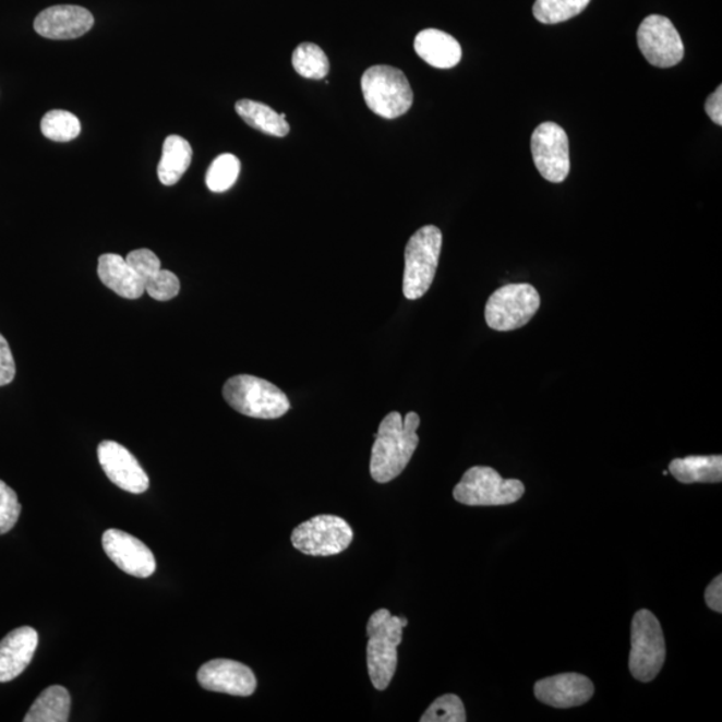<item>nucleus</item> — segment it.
Listing matches in <instances>:
<instances>
[{
	"instance_id": "15",
	"label": "nucleus",
	"mask_w": 722,
	"mask_h": 722,
	"mask_svg": "<svg viewBox=\"0 0 722 722\" xmlns=\"http://www.w3.org/2000/svg\"><path fill=\"white\" fill-rule=\"evenodd\" d=\"M94 16L81 5H52L35 17L34 29L40 37L55 40L76 39L91 32Z\"/></svg>"
},
{
	"instance_id": "12",
	"label": "nucleus",
	"mask_w": 722,
	"mask_h": 722,
	"mask_svg": "<svg viewBox=\"0 0 722 722\" xmlns=\"http://www.w3.org/2000/svg\"><path fill=\"white\" fill-rule=\"evenodd\" d=\"M100 467L116 486L132 494H142L149 489V477L137 458L120 443L105 441L98 446Z\"/></svg>"
},
{
	"instance_id": "33",
	"label": "nucleus",
	"mask_w": 722,
	"mask_h": 722,
	"mask_svg": "<svg viewBox=\"0 0 722 722\" xmlns=\"http://www.w3.org/2000/svg\"><path fill=\"white\" fill-rule=\"evenodd\" d=\"M706 111L715 125L722 127V86L707 99Z\"/></svg>"
},
{
	"instance_id": "21",
	"label": "nucleus",
	"mask_w": 722,
	"mask_h": 722,
	"mask_svg": "<svg viewBox=\"0 0 722 722\" xmlns=\"http://www.w3.org/2000/svg\"><path fill=\"white\" fill-rule=\"evenodd\" d=\"M193 151L191 144L180 135H169L164 142L161 161L158 164V179L165 186H173L191 167Z\"/></svg>"
},
{
	"instance_id": "29",
	"label": "nucleus",
	"mask_w": 722,
	"mask_h": 722,
	"mask_svg": "<svg viewBox=\"0 0 722 722\" xmlns=\"http://www.w3.org/2000/svg\"><path fill=\"white\" fill-rule=\"evenodd\" d=\"M466 720L464 701L455 695L436 698L420 719L422 722H465Z\"/></svg>"
},
{
	"instance_id": "32",
	"label": "nucleus",
	"mask_w": 722,
	"mask_h": 722,
	"mask_svg": "<svg viewBox=\"0 0 722 722\" xmlns=\"http://www.w3.org/2000/svg\"><path fill=\"white\" fill-rule=\"evenodd\" d=\"M707 605L712 611L722 613V577L718 576L707 588L706 591Z\"/></svg>"
},
{
	"instance_id": "22",
	"label": "nucleus",
	"mask_w": 722,
	"mask_h": 722,
	"mask_svg": "<svg viewBox=\"0 0 722 722\" xmlns=\"http://www.w3.org/2000/svg\"><path fill=\"white\" fill-rule=\"evenodd\" d=\"M669 472L678 482L691 483H720L722 481V457L710 455V457H688L674 459L669 465Z\"/></svg>"
},
{
	"instance_id": "11",
	"label": "nucleus",
	"mask_w": 722,
	"mask_h": 722,
	"mask_svg": "<svg viewBox=\"0 0 722 722\" xmlns=\"http://www.w3.org/2000/svg\"><path fill=\"white\" fill-rule=\"evenodd\" d=\"M536 167L544 180L559 183L570 173L569 139L554 122H543L531 135Z\"/></svg>"
},
{
	"instance_id": "4",
	"label": "nucleus",
	"mask_w": 722,
	"mask_h": 722,
	"mask_svg": "<svg viewBox=\"0 0 722 722\" xmlns=\"http://www.w3.org/2000/svg\"><path fill=\"white\" fill-rule=\"evenodd\" d=\"M361 92L372 112L394 120L411 109L413 93L404 71L386 67H372L361 76Z\"/></svg>"
},
{
	"instance_id": "23",
	"label": "nucleus",
	"mask_w": 722,
	"mask_h": 722,
	"mask_svg": "<svg viewBox=\"0 0 722 722\" xmlns=\"http://www.w3.org/2000/svg\"><path fill=\"white\" fill-rule=\"evenodd\" d=\"M236 111L248 125L274 137H286L289 134V123L286 115H280L256 100L241 99L236 104Z\"/></svg>"
},
{
	"instance_id": "6",
	"label": "nucleus",
	"mask_w": 722,
	"mask_h": 722,
	"mask_svg": "<svg viewBox=\"0 0 722 722\" xmlns=\"http://www.w3.org/2000/svg\"><path fill=\"white\" fill-rule=\"evenodd\" d=\"M629 669L631 676L650 683L661 672L666 659L664 631L652 612L642 609L633 617Z\"/></svg>"
},
{
	"instance_id": "9",
	"label": "nucleus",
	"mask_w": 722,
	"mask_h": 722,
	"mask_svg": "<svg viewBox=\"0 0 722 722\" xmlns=\"http://www.w3.org/2000/svg\"><path fill=\"white\" fill-rule=\"evenodd\" d=\"M293 547L311 556H330L345 552L353 541V531L337 515H317L292 531Z\"/></svg>"
},
{
	"instance_id": "17",
	"label": "nucleus",
	"mask_w": 722,
	"mask_h": 722,
	"mask_svg": "<svg viewBox=\"0 0 722 722\" xmlns=\"http://www.w3.org/2000/svg\"><path fill=\"white\" fill-rule=\"evenodd\" d=\"M127 262L144 284L145 292L157 301H169L180 293L181 284L173 272L161 268L157 254L151 250L130 252Z\"/></svg>"
},
{
	"instance_id": "26",
	"label": "nucleus",
	"mask_w": 722,
	"mask_h": 722,
	"mask_svg": "<svg viewBox=\"0 0 722 722\" xmlns=\"http://www.w3.org/2000/svg\"><path fill=\"white\" fill-rule=\"evenodd\" d=\"M589 3L590 0H537L532 13L544 25H556L581 14Z\"/></svg>"
},
{
	"instance_id": "5",
	"label": "nucleus",
	"mask_w": 722,
	"mask_h": 722,
	"mask_svg": "<svg viewBox=\"0 0 722 722\" xmlns=\"http://www.w3.org/2000/svg\"><path fill=\"white\" fill-rule=\"evenodd\" d=\"M443 236L435 225L412 234L405 252L404 293L408 300L423 298L434 282L440 264Z\"/></svg>"
},
{
	"instance_id": "14",
	"label": "nucleus",
	"mask_w": 722,
	"mask_h": 722,
	"mask_svg": "<svg viewBox=\"0 0 722 722\" xmlns=\"http://www.w3.org/2000/svg\"><path fill=\"white\" fill-rule=\"evenodd\" d=\"M197 679L204 689L230 696L248 697L257 689L251 667L232 660H213L200 667Z\"/></svg>"
},
{
	"instance_id": "1",
	"label": "nucleus",
	"mask_w": 722,
	"mask_h": 722,
	"mask_svg": "<svg viewBox=\"0 0 722 722\" xmlns=\"http://www.w3.org/2000/svg\"><path fill=\"white\" fill-rule=\"evenodd\" d=\"M419 425L417 412H408L405 419L390 412L382 420L371 453L370 472L375 482L388 483L405 471L419 445Z\"/></svg>"
},
{
	"instance_id": "10",
	"label": "nucleus",
	"mask_w": 722,
	"mask_h": 722,
	"mask_svg": "<svg viewBox=\"0 0 722 722\" xmlns=\"http://www.w3.org/2000/svg\"><path fill=\"white\" fill-rule=\"evenodd\" d=\"M639 51L655 68L669 69L683 61L685 47L677 28L662 15H649L637 32Z\"/></svg>"
},
{
	"instance_id": "2",
	"label": "nucleus",
	"mask_w": 722,
	"mask_h": 722,
	"mask_svg": "<svg viewBox=\"0 0 722 722\" xmlns=\"http://www.w3.org/2000/svg\"><path fill=\"white\" fill-rule=\"evenodd\" d=\"M407 618L398 617L378 609L366 624V666L372 685L377 690H386L398 666V647L404 639Z\"/></svg>"
},
{
	"instance_id": "31",
	"label": "nucleus",
	"mask_w": 722,
	"mask_h": 722,
	"mask_svg": "<svg viewBox=\"0 0 722 722\" xmlns=\"http://www.w3.org/2000/svg\"><path fill=\"white\" fill-rule=\"evenodd\" d=\"M16 374L15 360L9 341L0 334V387L8 386Z\"/></svg>"
},
{
	"instance_id": "3",
	"label": "nucleus",
	"mask_w": 722,
	"mask_h": 722,
	"mask_svg": "<svg viewBox=\"0 0 722 722\" xmlns=\"http://www.w3.org/2000/svg\"><path fill=\"white\" fill-rule=\"evenodd\" d=\"M224 399L242 416L278 419L289 411L288 396L274 383L252 375L230 377L222 388Z\"/></svg>"
},
{
	"instance_id": "24",
	"label": "nucleus",
	"mask_w": 722,
	"mask_h": 722,
	"mask_svg": "<svg viewBox=\"0 0 722 722\" xmlns=\"http://www.w3.org/2000/svg\"><path fill=\"white\" fill-rule=\"evenodd\" d=\"M71 697L61 685H52L39 695L29 708L25 722H67L70 719Z\"/></svg>"
},
{
	"instance_id": "8",
	"label": "nucleus",
	"mask_w": 722,
	"mask_h": 722,
	"mask_svg": "<svg viewBox=\"0 0 722 722\" xmlns=\"http://www.w3.org/2000/svg\"><path fill=\"white\" fill-rule=\"evenodd\" d=\"M541 306V296L530 284H507L490 296L484 317L500 333L525 327Z\"/></svg>"
},
{
	"instance_id": "16",
	"label": "nucleus",
	"mask_w": 722,
	"mask_h": 722,
	"mask_svg": "<svg viewBox=\"0 0 722 722\" xmlns=\"http://www.w3.org/2000/svg\"><path fill=\"white\" fill-rule=\"evenodd\" d=\"M538 700L554 708H574L583 706L594 695L591 679L578 673L556 674L538 681L534 686Z\"/></svg>"
},
{
	"instance_id": "19",
	"label": "nucleus",
	"mask_w": 722,
	"mask_h": 722,
	"mask_svg": "<svg viewBox=\"0 0 722 722\" xmlns=\"http://www.w3.org/2000/svg\"><path fill=\"white\" fill-rule=\"evenodd\" d=\"M98 277L106 287L123 299L137 300L145 293L141 278L120 254L106 253L99 257Z\"/></svg>"
},
{
	"instance_id": "25",
	"label": "nucleus",
	"mask_w": 722,
	"mask_h": 722,
	"mask_svg": "<svg viewBox=\"0 0 722 722\" xmlns=\"http://www.w3.org/2000/svg\"><path fill=\"white\" fill-rule=\"evenodd\" d=\"M292 64L301 76L306 80H324L329 73V59L317 45L301 44L296 47Z\"/></svg>"
},
{
	"instance_id": "18",
	"label": "nucleus",
	"mask_w": 722,
	"mask_h": 722,
	"mask_svg": "<svg viewBox=\"0 0 722 722\" xmlns=\"http://www.w3.org/2000/svg\"><path fill=\"white\" fill-rule=\"evenodd\" d=\"M38 641V631L29 626L17 627L0 641V683H10L26 671Z\"/></svg>"
},
{
	"instance_id": "20",
	"label": "nucleus",
	"mask_w": 722,
	"mask_h": 722,
	"mask_svg": "<svg viewBox=\"0 0 722 722\" xmlns=\"http://www.w3.org/2000/svg\"><path fill=\"white\" fill-rule=\"evenodd\" d=\"M413 47L417 55L435 69H453L461 59L458 40L441 29H423L417 35Z\"/></svg>"
},
{
	"instance_id": "27",
	"label": "nucleus",
	"mask_w": 722,
	"mask_h": 722,
	"mask_svg": "<svg viewBox=\"0 0 722 722\" xmlns=\"http://www.w3.org/2000/svg\"><path fill=\"white\" fill-rule=\"evenodd\" d=\"M40 130L46 139L55 142H70L81 134V122L73 112L51 110L46 112L40 122Z\"/></svg>"
},
{
	"instance_id": "13",
	"label": "nucleus",
	"mask_w": 722,
	"mask_h": 722,
	"mask_svg": "<svg viewBox=\"0 0 722 722\" xmlns=\"http://www.w3.org/2000/svg\"><path fill=\"white\" fill-rule=\"evenodd\" d=\"M103 546L110 561L129 576L147 578L156 571L157 562L152 550L125 531L106 530Z\"/></svg>"
},
{
	"instance_id": "7",
	"label": "nucleus",
	"mask_w": 722,
	"mask_h": 722,
	"mask_svg": "<svg viewBox=\"0 0 722 722\" xmlns=\"http://www.w3.org/2000/svg\"><path fill=\"white\" fill-rule=\"evenodd\" d=\"M525 494V484L518 479H503L498 471L476 466L465 472L454 489L455 501L466 506H506L518 502Z\"/></svg>"
},
{
	"instance_id": "30",
	"label": "nucleus",
	"mask_w": 722,
	"mask_h": 722,
	"mask_svg": "<svg viewBox=\"0 0 722 722\" xmlns=\"http://www.w3.org/2000/svg\"><path fill=\"white\" fill-rule=\"evenodd\" d=\"M21 512L22 506L15 491L0 481V536L13 530Z\"/></svg>"
},
{
	"instance_id": "28",
	"label": "nucleus",
	"mask_w": 722,
	"mask_h": 722,
	"mask_svg": "<svg viewBox=\"0 0 722 722\" xmlns=\"http://www.w3.org/2000/svg\"><path fill=\"white\" fill-rule=\"evenodd\" d=\"M241 170L240 159L233 154L225 153L212 163L206 173V186L215 193L229 191L239 179Z\"/></svg>"
}]
</instances>
